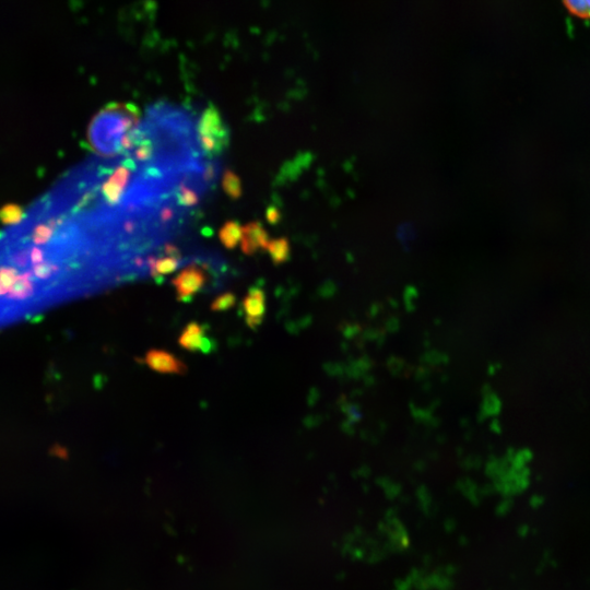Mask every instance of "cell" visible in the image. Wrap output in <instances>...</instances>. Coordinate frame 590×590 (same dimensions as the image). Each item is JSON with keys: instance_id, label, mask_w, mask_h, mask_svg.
<instances>
[{"instance_id": "cell-1", "label": "cell", "mask_w": 590, "mask_h": 590, "mask_svg": "<svg viewBox=\"0 0 590 590\" xmlns=\"http://www.w3.org/2000/svg\"><path fill=\"white\" fill-rule=\"evenodd\" d=\"M140 126V110L130 103H110L93 118L88 138L102 155L120 154L126 133Z\"/></svg>"}, {"instance_id": "cell-2", "label": "cell", "mask_w": 590, "mask_h": 590, "mask_svg": "<svg viewBox=\"0 0 590 590\" xmlns=\"http://www.w3.org/2000/svg\"><path fill=\"white\" fill-rule=\"evenodd\" d=\"M135 168V161L126 154L117 165L105 169V179L98 187V194L105 206L114 208L120 203L130 187Z\"/></svg>"}, {"instance_id": "cell-3", "label": "cell", "mask_w": 590, "mask_h": 590, "mask_svg": "<svg viewBox=\"0 0 590 590\" xmlns=\"http://www.w3.org/2000/svg\"><path fill=\"white\" fill-rule=\"evenodd\" d=\"M209 281V267L203 262H192L181 269L172 280L176 298L181 303H190Z\"/></svg>"}, {"instance_id": "cell-4", "label": "cell", "mask_w": 590, "mask_h": 590, "mask_svg": "<svg viewBox=\"0 0 590 590\" xmlns=\"http://www.w3.org/2000/svg\"><path fill=\"white\" fill-rule=\"evenodd\" d=\"M178 344L190 352L210 353L215 349V341L206 335L205 327L197 321L189 322L180 335Z\"/></svg>"}, {"instance_id": "cell-5", "label": "cell", "mask_w": 590, "mask_h": 590, "mask_svg": "<svg viewBox=\"0 0 590 590\" xmlns=\"http://www.w3.org/2000/svg\"><path fill=\"white\" fill-rule=\"evenodd\" d=\"M143 362L148 367L160 374L184 375L187 366L173 353L162 349H150L146 351Z\"/></svg>"}, {"instance_id": "cell-6", "label": "cell", "mask_w": 590, "mask_h": 590, "mask_svg": "<svg viewBox=\"0 0 590 590\" xmlns=\"http://www.w3.org/2000/svg\"><path fill=\"white\" fill-rule=\"evenodd\" d=\"M197 135H205L228 143V130L221 114L213 106L209 105L201 113L197 123Z\"/></svg>"}, {"instance_id": "cell-7", "label": "cell", "mask_w": 590, "mask_h": 590, "mask_svg": "<svg viewBox=\"0 0 590 590\" xmlns=\"http://www.w3.org/2000/svg\"><path fill=\"white\" fill-rule=\"evenodd\" d=\"M245 312V322L250 329L262 323L266 312V294L260 287H250L241 303Z\"/></svg>"}, {"instance_id": "cell-8", "label": "cell", "mask_w": 590, "mask_h": 590, "mask_svg": "<svg viewBox=\"0 0 590 590\" xmlns=\"http://www.w3.org/2000/svg\"><path fill=\"white\" fill-rule=\"evenodd\" d=\"M270 241L268 232L259 221H252L243 226L240 239L243 253L252 256L259 249H267Z\"/></svg>"}, {"instance_id": "cell-9", "label": "cell", "mask_w": 590, "mask_h": 590, "mask_svg": "<svg viewBox=\"0 0 590 590\" xmlns=\"http://www.w3.org/2000/svg\"><path fill=\"white\" fill-rule=\"evenodd\" d=\"M241 235L243 227L234 220L225 222L219 231V239L227 249H234L240 241Z\"/></svg>"}, {"instance_id": "cell-10", "label": "cell", "mask_w": 590, "mask_h": 590, "mask_svg": "<svg viewBox=\"0 0 590 590\" xmlns=\"http://www.w3.org/2000/svg\"><path fill=\"white\" fill-rule=\"evenodd\" d=\"M273 264L279 266L290 259L291 246L286 237H280L269 243L267 248Z\"/></svg>"}, {"instance_id": "cell-11", "label": "cell", "mask_w": 590, "mask_h": 590, "mask_svg": "<svg viewBox=\"0 0 590 590\" xmlns=\"http://www.w3.org/2000/svg\"><path fill=\"white\" fill-rule=\"evenodd\" d=\"M222 188L232 200H238L243 194L241 180L239 176L231 169H225L223 173Z\"/></svg>"}, {"instance_id": "cell-12", "label": "cell", "mask_w": 590, "mask_h": 590, "mask_svg": "<svg viewBox=\"0 0 590 590\" xmlns=\"http://www.w3.org/2000/svg\"><path fill=\"white\" fill-rule=\"evenodd\" d=\"M175 199L179 205L192 208L199 203L200 193L188 184L180 182L175 189Z\"/></svg>"}, {"instance_id": "cell-13", "label": "cell", "mask_w": 590, "mask_h": 590, "mask_svg": "<svg viewBox=\"0 0 590 590\" xmlns=\"http://www.w3.org/2000/svg\"><path fill=\"white\" fill-rule=\"evenodd\" d=\"M25 215L24 209L16 203H7L2 206L0 216L4 226L20 223Z\"/></svg>"}, {"instance_id": "cell-14", "label": "cell", "mask_w": 590, "mask_h": 590, "mask_svg": "<svg viewBox=\"0 0 590 590\" xmlns=\"http://www.w3.org/2000/svg\"><path fill=\"white\" fill-rule=\"evenodd\" d=\"M566 9L581 19H590V0H563Z\"/></svg>"}, {"instance_id": "cell-15", "label": "cell", "mask_w": 590, "mask_h": 590, "mask_svg": "<svg viewBox=\"0 0 590 590\" xmlns=\"http://www.w3.org/2000/svg\"><path fill=\"white\" fill-rule=\"evenodd\" d=\"M19 275V271L15 267L2 263L1 267V295L5 294L10 287L13 285L14 281L16 280Z\"/></svg>"}, {"instance_id": "cell-16", "label": "cell", "mask_w": 590, "mask_h": 590, "mask_svg": "<svg viewBox=\"0 0 590 590\" xmlns=\"http://www.w3.org/2000/svg\"><path fill=\"white\" fill-rule=\"evenodd\" d=\"M236 304V296L232 292L220 294L210 305L212 311H224L231 309Z\"/></svg>"}, {"instance_id": "cell-17", "label": "cell", "mask_w": 590, "mask_h": 590, "mask_svg": "<svg viewBox=\"0 0 590 590\" xmlns=\"http://www.w3.org/2000/svg\"><path fill=\"white\" fill-rule=\"evenodd\" d=\"M179 262L180 260L174 257H160L155 261V271L158 275L163 276L164 274L174 272L179 266Z\"/></svg>"}, {"instance_id": "cell-18", "label": "cell", "mask_w": 590, "mask_h": 590, "mask_svg": "<svg viewBox=\"0 0 590 590\" xmlns=\"http://www.w3.org/2000/svg\"><path fill=\"white\" fill-rule=\"evenodd\" d=\"M201 175H202V180L205 184L208 185L212 184L217 176V164L212 163V162L205 164Z\"/></svg>"}, {"instance_id": "cell-19", "label": "cell", "mask_w": 590, "mask_h": 590, "mask_svg": "<svg viewBox=\"0 0 590 590\" xmlns=\"http://www.w3.org/2000/svg\"><path fill=\"white\" fill-rule=\"evenodd\" d=\"M499 410V402L494 393L486 394L483 403V411L486 414H494Z\"/></svg>"}, {"instance_id": "cell-20", "label": "cell", "mask_w": 590, "mask_h": 590, "mask_svg": "<svg viewBox=\"0 0 590 590\" xmlns=\"http://www.w3.org/2000/svg\"><path fill=\"white\" fill-rule=\"evenodd\" d=\"M266 217L271 225H276L281 221V212L275 205H269L266 211Z\"/></svg>"}, {"instance_id": "cell-21", "label": "cell", "mask_w": 590, "mask_h": 590, "mask_svg": "<svg viewBox=\"0 0 590 590\" xmlns=\"http://www.w3.org/2000/svg\"><path fill=\"white\" fill-rule=\"evenodd\" d=\"M163 249H164V253L166 256L174 257V258L181 261V259H182L181 251L176 245L170 244V243H166V244H164Z\"/></svg>"}, {"instance_id": "cell-22", "label": "cell", "mask_w": 590, "mask_h": 590, "mask_svg": "<svg viewBox=\"0 0 590 590\" xmlns=\"http://www.w3.org/2000/svg\"><path fill=\"white\" fill-rule=\"evenodd\" d=\"M50 455L54 457H58L60 459H68V451L67 449L58 444H55L50 448Z\"/></svg>"}]
</instances>
